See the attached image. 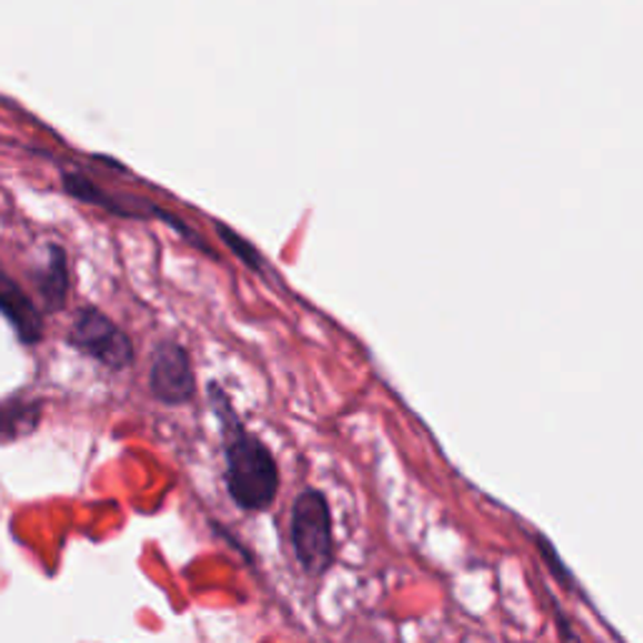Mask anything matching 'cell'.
<instances>
[{
	"label": "cell",
	"mask_w": 643,
	"mask_h": 643,
	"mask_svg": "<svg viewBox=\"0 0 643 643\" xmlns=\"http://www.w3.org/2000/svg\"><path fill=\"white\" fill-rule=\"evenodd\" d=\"M69 344L109 370H127L133 362V342L129 334L96 307H83L76 312Z\"/></svg>",
	"instance_id": "3957f363"
},
{
	"label": "cell",
	"mask_w": 643,
	"mask_h": 643,
	"mask_svg": "<svg viewBox=\"0 0 643 643\" xmlns=\"http://www.w3.org/2000/svg\"><path fill=\"white\" fill-rule=\"evenodd\" d=\"M151 395L164 405H187L197 392L194 368L189 352L179 342L167 340L153 350L149 370Z\"/></svg>",
	"instance_id": "277c9868"
},
{
	"label": "cell",
	"mask_w": 643,
	"mask_h": 643,
	"mask_svg": "<svg viewBox=\"0 0 643 643\" xmlns=\"http://www.w3.org/2000/svg\"><path fill=\"white\" fill-rule=\"evenodd\" d=\"M217 234L222 242L232 249V252L242 259V262L249 267V270H254V272H264L267 270V264H264V257L259 254V249L252 244V242H247L244 237H239L234 229H229L227 224L222 222H217Z\"/></svg>",
	"instance_id": "9c48e42d"
},
{
	"label": "cell",
	"mask_w": 643,
	"mask_h": 643,
	"mask_svg": "<svg viewBox=\"0 0 643 643\" xmlns=\"http://www.w3.org/2000/svg\"><path fill=\"white\" fill-rule=\"evenodd\" d=\"M209 405L222 425L227 458V491L232 501L249 513L270 511L280 493V468L262 440L249 433L239 420L232 400L219 382L209 385Z\"/></svg>",
	"instance_id": "6da1fadb"
},
{
	"label": "cell",
	"mask_w": 643,
	"mask_h": 643,
	"mask_svg": "<svg viewBox=\"0 0 643 643\" xmlns=\"http://www.w3.org/2000/svg\"><path fill=\"white\" fill-rule=\"evenodd\" d=\"M290 539L297 563L304 573L322 575L332 565L334 541H332V515L330 503L322 491H304L297 495L290 515Z\"/></svg>",
	"instance_id": "7a4b0ae2"
},
{
	"label": "cell",
	"mask_w": 643,
	"mask_h": 643,
	"mask_svg": "<svg viewBox=\"0 0 643 643\" xmlns=\"http://www.w3.org/2000/svg\"><path fill=\"white\" fill-rule=\"evenodd\" d=\"M0 314L13 324L18 340L26 344H36L43 338V320L36 310L31 297L23 292L11 274L0 270Z\"/></svg>",
	"instance_id": "5b68a950"
},
{
	"label": "cell",
	"mask_w": 643,
	"mask_h": 643,
	"mask_svg": "<svg viewBox=\"0 0 643 643\" xmlns=\"http://www.w3.org/2000/svg\"><path fill=\"white\" fill-rule=\"evenodd\" d=\"M33 280L48 310H63L69 300V257L61 244H48V262L33 272Z\"/></svg>",
	"instance_id": "8992f818"
},
{
	"label": "cell",
	"mask_w": 643,
	"mask_h": 643,
	"mask_svg": "<svg viewBox=\"0 0 643 643\" xmlns=\"http://www.w3.org/2000/svg\"><path fill=\"white\" fill-rule=\"evenodd\" d=\"M41 412H43L41 400L13 398L0 402V443L33 433L38 428V420H41Z\"/></svg>",
	"instance_id": "ba28073f"
},
{
	"label": "cell",
	"mask_w": 643,
	"mask_h": 643,
	"mask_svg": "<svg viewBox=\"0 0 643 643\" xmlns=\"http://www.w3.org/2000/svg\"><path fill=\"white\" fill-rule=\"evenodd\" d=\"M61 179H63V189L69 191L71 197H76L79 201H86V204L101 207V209L109 211V214L129 217V219H149V217H151L149 211L137 209V207H129V204H121L119 197L106 194L103 189L96 187L91 179H86L83 174H79V171H63Z\"/></svg>",
	"instance_id": "52a82bcc"
}]
</instances>
